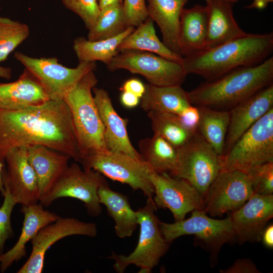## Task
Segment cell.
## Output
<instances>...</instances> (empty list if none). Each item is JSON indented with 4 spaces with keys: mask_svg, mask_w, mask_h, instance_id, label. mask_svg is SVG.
<instances>
[{
    "mask_svg": "<svg viewBox=\"0 0 273 273\" xmlns=\"http://www.w3.org/2000/svg\"><path fill=\"white\" fill-rule=\"evenodd\" d=\"M107 182L105 176L99 172L94 170L81 169L77 163H74L68 165L39 202L43 206L48 207L59 198L78 199L84 203L88 215L98 216L102 211L98 190Z\"/></svg>",
    "mask_w": 273,
    "mask_h": 273,
    "instance_id": "obj_10",
    "label": "cell"
},
{
    "mask_svg": "<svg viewBox=\"0 0 273 273\" xmlns=\"http://www.w3.org/2000/svg\"><path fill=\"white\" fill-rule=\"evenodd\" d=\"M20 210L24 214L21 232L13 247L0 255V270L2 272H5L15 262L25 256L26 244L35 237L40 229L60 217L57 214L44 209L40 203L22 205Z\"/></svg>",
    "mask_w": 273,
    "mask_h": 273,
    "instance_id": "obj_20",
    "label": "cell"
},
{
    "mask_svg": "<svg viewBox=\"0 0 273 273\" xmlns=\"http://www.w3.org/2000/svg\"><path fill=\"white\" fill-rule=\"evenodd\" d=\"M273 51V33L245 34L213 48L183 57L186 73L213 80L237 68L258 64Z\"/></svg>",
    "mask_w": 273,
    "mask_h": 273,
    "instance_id": "obj_2",
    "label": "cell"
},
{
    "mask_svg": "<svg viewBox=\"0 0 273 273\" xmlns=\"http://www.w3.org/2000/svg\"><path fill=\"white\" fill-rule=\"evenodd\" d=\"M26 148L28 160L37 176L40 200L66 170L71 158L65 153L43 145Z\"/></svg>",
    "mask_w": 273,
    "mask_h": 273,
    "instance_id": "obj_22",
    "label": "cell"
},
{
    "mask_svg": "<svg viewBox=\"0 0 273 273\" xmlns=\"http://www.w3.org/2000/svg\"><path fill=\"white\" fill-rule=\"evenodd\" d=\"M120 90L131 93L141 98L145 91V84L138 78H132L125 81Z\"/></svg>",
    "mask_w": 273,
    "mask_h": 273,
    "instance_id": "obj_41",
    "label": "cell"
},
{
    "mask_svg": "<svg viewBox=\"0 0 273 273\" xmlns=\"http://www.w3.org/2000/svg\"><path fill=\"white\" fill-rule=\"evenodd\" d=\"M123 16L127 27H138L149 16L146 0H124Z\"/></svg>",
    "mask_w": 273,
    "mask_h": 273,
    "instance_id": "obj_38",
    "label": "cell"
},
{
    "mask_svg": "<svg viewBox=\"0 0 273 273\" xmlns=\"http://www.w3.org/2000/svg\"><path fill=\"white\" fill-rule=\"evenodd\" d=\"M43 145L81 162L70 110L65 101L50 99L42 104L10 110L0 109V161L21 147Z\"/></svg>",
    "mask_w": 273,
    "mask_h": 273,
    "instance_id": "obj_1",
    "label": "cell"
},
{
    "mask_svg": "<svg viewBox=\"0 0 273 273\" xmlns=\"http://www.w3.org/2000/svg\"><path fill=\"white\" fill-rule=\"evenodd\" d=\"M254 194L246 173L221 170L204 198V210L211 216H221L243 206Z\"/></svg>",
    "mask_w": 273,
    "mask_h": 273,
    "instance_id": "obj_12",
    "label": "cell"
},
{
    "mask_svg": "<svg viewBox=\"0 0 273 273\" xmlns=\"http://www.w3.org/2000/svg\"><path fill=\"white\" fill-rule=\"evenodd\" d=\"M98 3L101 10L115 5L122 4L123 0H98Z\"/></svg>",
    "mask_w": 273,
    "mask_h": 273,
    "instance_id": "obj_45",
    "label": "cell"
},
{
    "mask_svg": "<svg viewBox=\"0 0 273 273\" xmlns=\"http://www.w3.org/2000/svg\"><path fill=\"white\" fill-rule=\"evenodd\" d=\"M5 194L3 204L0 207V255L4 253L6 242L14 235L11 216L16 204L7 187L4 186Z\"/></svg>",
    "mask_w": 273,
    "mask_h": 273,
    "instance_id": "obj_37",
    "label": "cell"
},
{
    "mask_svg": "<svg viewBox=\"0 0 273 273\" xmlns=\"http://www.w3.org/2000/svg\"><path fill=\"white\" fill-rule=\"evenodd\" d=\"M156 210L153 200L147 199L146 204L136 211L140 234L135 248L128 255L112 251L108 257L114 261L113 267L116 272L123 273L128 266L134 265L140 268L139 272H151L167 252L170 244L161 232Z\"/></svg>",
    "mask_w": 273,
    "mask_h": 273,
    "instance_id": "obj_5",
    "label": "cell"
},
{
    "mask_svg": "<svg viewBox=\"0 0 273 273\" xmlns=\"http://www.w3.org/2000/svg\"><path fill=\"white\" fill-rule=\"evenodd\" d=\"M96 224L79 220L73 217H59L39 230L31 241V253L18 273H41L42 272L45 255L55 243L66 237L73 235L96 237Z\"/></svg>",
    "mask_w": 273,
    "mask_h": 273,
    "instance_id": "obj_15",
    "label": "cell"
},
{
    "mask_svg": "<svg viewBox=\"0 0 273 273\" xmlns=\"http://www.w3.org/2000/svg\"><path fill=\"white\" fill-rule=\"evenodd\" d=\"M106 66L110 71L124 69L141 74L149 83L157 86L181 85L187 75L181 63L134 50L119 52Z\"/></svg>",
    "mask_w": 273,
    "mask_h": 273,
    "instance_id": "obj_11",
    "label": "cell"
},
{
    "mask_svg": "<svg viewBox=\"0 0 273 273\" xmlns=\"http://www.w3.org/2000/svg\"><path fill=\"white\" fill-rule=\"evenodd\" d=\"M134 50L150 52L171 61L181 63L183 57L168 49L155 32L153 21L149 17L136 27L118 47L119 52Z\"/></svg>",
    "mask_w": 273,
    "mask_h": 273,
    "instance_id": "obj_28",
    "label": "cell"
},
{
    "mask_svg": "<svg viewBox=\"0 0 273 273\" xmlns=\"http://www.w3.org/2000/svg\"><path fill=\"white\" fill-rule=\"evenodd\" d=\"M134 29V27H129L117 36L96 41L77 37L73 41L74 51L79 62L99 61L107 65L119 53L118 48L121 42Z\"/></svg>",
    "mask_w": 273,
    "mask_h": 273,
    "instance_id": "obj_30",
    "label": "cell"
},
{
    "mask_svg": "<svg viewBox=\"0 0 273 273\" xmlns=\"http://www.w3.org/2000/svg\"><path fill=\"white\" fill-rule=\"evenodd\" d=\"M98 194L100 203L114 221L117 236L121 239L131 236L139 223L136 211L131 208L127 196L111 189L107 182L100 187Z\"/></svg>",
    "mask_w": 273,
    "mask_h": 273,
    "instance_id": "obj_26",
    "label": "cell"
},
{
    "mask_svg": "<svg viewBox=\"0 0 273 273\" xmlns=\"http://www.w3.org/2000/svg\"><path fill=\"white\" fill-rule=\"evenodd\" d=\"M197 107L200 114L198 132L217 154L222 155L230 123L229 111Z\"/></svg>",
    "mask_w": 273,
    "mask_h": 273,
    "instance_id": "obj_31",
    "label": "cell"
},
{
    "mask_svg": "<svg viewBox=\"0 0 273 273\" xmlns=\"http://www.w3.org/2000/svg\"><path fill=\"white\" fill-rule=\"evenodd\" d=\"M127 28L123 19L122 4L115 5L100 10L95 24L88 30L86 38L90 41L110 38Z\"/></svg>",
    "mask_w": 273,
    "mask_h": 273,
    "instance_id": "obj_33",
    "label": "cell"
},
{
    "mask_svg": "<svg viewBox=\"0 0 273 273\" xmlns=\"http://www.w3.org/2000/svg\"><path fill=\"white\" fill-rule=\"evenodd\" d=\"M229 217L235 238L238 241H260L267 222L273 217V195L254 193Z\"/></svg>",
    "mask_w": 273,
    "mask_h": 273,
    "instance_id": "obj_17",
    "label": "cell"
},
{
    "mask_svg": "<svg viewBox=\"0 0 273 273\" xmlns=\"http://www.w3.org/2000/svg\"><path fill=\"white\" fill-rule=\"evenodd\" d=\"M140 106L146 111H155L178 114L192 105L188 92L181 85L157 86L145 84Z\"/></svg>",
    "mask_w": 273,
    "mask_h": 273,
    "instance_id": "obj_27",
    "label": "cell"
},
{
    "mask_svg": "<svg viewBox=\"0 0 273 273\" xmlns=\"http://www.w3.org/2000/svg\"><path fill=\"white\" fill-rule=\"evenodd\" d=\"M5 164L0 161V193L3 197L5 194V190L2 178V174L3 170L5 169Z\"/></svg>",
    "mask_w": 273,
    "mask_h": 273,
    "instance_id": "obj_47",
    "label": "cell"
},
{
    "mask_svg": "<svg viewBox=\"0 0 273 273\" xmlns=\"http://www.w3.org/2000/svg\"><path fill=\"white\" fill-rule=\"evenodd\" d=\"M30 29L25 23L0 17V63L29 36Z\"/></svg>",
    "mask_w": 273,
    "mask_h": 273,
    "instance_id": "obj_34",
    "label": "cell"
},
{
    "mask_svg": "<svg viewBox=\"0 0 273 273\" xmlns=\"http://www.w3.org/2000/svg\"><path fill=\"white\" fill-rule=\"evenodd\" d=\"M14 57L43 86L50 99L62 100L65 95L88 72L94 71L96 62H79L75 68L59 63L56 58H33L16 52Z\"/></svg>",
    "mask_w": 273,
    "mask_h": 273,
    "instance_id": "obj_9",
    "label": "cell"
},
{
    "mask_svg": "<svg viewBox=\"0 0 273 273\" xmlns=\"http://www.w3.org/2000/svg\"><path fill=\"white\" fill-rule=\"evenodd\" d=\"M208 32L206 50L214 48L246 33L233 13L234 3L228 0H207Z\"/></svg>",
    "mask_w": 273,
    "mask_h": 273,
    "instance_id": "obj_24",
    "label": "cell"
},
{
    "mask_svg": "<svg viewBox=\"0 0 273 273\" xmlns=\"http://www.w3.org/2000/svg\"><path fill=\"white\" fill-rule=\"evenodd\" d=\"M177 150L176 166L170 174L188 181L203 199L221 169L220 156L198 132Z\"/></svg>",
    "mask_w": 273,
    "mask_h": 273,
    "instance_id": "obj_8",
    "label": "cell"
},
{
    "mask_svg": "<svg viewBox=\"0 0 273 273\" xmlns=\"http://www.w3.org/2000/svg\"><path fill=\"white\" fill-rule=\"evenodd\" d=\"M98 79L92 71L86 74L64 96L72 117L81 159L91 153L108 150L105 128L92 94Z\"/></svg>",
    "mask_w": 273,
    "mask_h": 273,
    "instance_id": "obj_4",
    "label": "cell"
},
{
    "mask_svg": "<svg viewBox=\"0 0 273 273\" xmlns=\"http://www.w3.org/2000/svg\"><path fill=\"white\" fill-rule=\"evenodd\" d=\"M273 0H253V3L245 8L249 9H262L265 8L269 3H272Z\"/></svg>",
    "mask_w": 273,
    "mask_h": 273,
    "instance_id": "obj_44",
    "label": "cell"
},
{
    "mask_svg": "<svg viewBox=\"0 0 273 273\" xmlns=\"http://www.w3.org/2000/svg\"><path fill=\"white\" fill-rule=\"evenodd\" d=\"M273 57L253 66L242 67L188 92L191 104L213 109H231L272 84Z\"/></svg>",
    "mask_w": 273,
    "mask_h": 273,
    "instance_id": "obj_3",
    "label": "cell"
},
{
    "mask_svg": "<svg viewBox=\"0 0 273 273\" xmlns=\"http://www.w3.org/2000/svg\"><path fill=\"white\" fill-rule=\"evenodd\" d=\"M63 5L78 15L89 30L95 24L100 10L98 0H61Z\"/></svg>",
    "mask_w": 273,
    "mask_h": 273,
    "instance_id": "obj_36",
    "label": "cell"
},
{
    "mask_svg": "<svg viewBox=\"0 0 273 273\" xmlns=\"http://www.w3.org/2000/svg\"><path fill=\"white\" fill-rule=\"evenodd\" d=\"M221 170L249 169L273 161V108L252 125L225 154L220 156Z\"/></svg>",
    "mask_w": 273,
    "mask_h": 273,
    "instance_id": "obj_6",
    "label": "cell"
},
{
    "mask_svg": "<svg viewBox=\"0 0 273 273\" xmlns=\"http://www.w3.org/2000/svg\"><path fill=\"white\" fill-rule=\"evenodd\" d=\"M272 108L273 83L231 108L229 111L230 123L222 155L231 149L245 131Z\"/></svg>",
    "mask_w": 273,
    "mask_h": 273,
    "instance_id": "obj_18",
    "label": "cell"
},
{
    "mask_svg": "<svg viewBox=\"0 0 273 273\" xmlns=\"http://www.w3.org/2000/svg\"><path fill=\"white\" fill-rule=\"evenodd\" d=\"M94 101L105 128L104 138L108 150L126 154L144 161L133 147L127 131L128 119L121 117L114 109L107 91L96 86L93 88Z\"/></svg>",
    "mask_w": 273,
    "mask_h": 273,
    "instance_id": "obj_19",
    "label": "cell"
},
{
    "mask_svg": "<svg viewBox=\"0 0 273 273\" xmlns=\"http://www.w3.org/2000/svg\"><path fill=\"white\" fill-rule=\"evenodd\" d=\"M222 273H259L255 264L248 259H239L225 270H220Z\"/></svg>",
    "mask_w": 273,
    "mask_h": 273,
    "instance_id": "obj_40",
    "label": "cell"
},
{
    "mask_svg": "<svg viewBox=\"0 0 273 273\" xmlns=\"http://www.w3.org/2000/svg\"><path fill=\"white\" fill-rule=\"evenodd\" d=\"M147 116L154 134L161 136L176 149L187 143L194 134L181 124L177 114L150 111Z\"/></svg>",
    "mask_w": 273,
    "mask_h": 273,
    "instance_id": "obj_32",
    "label": "cell"
},
{
    "mask_svg": "<svg viewBox=\"0 0 273 273\" xmlns=\"http://www.w3.org/2000/svg\"><path fill=\"white\" fill-rule=\"evenodd\" d=\"M139 147L144 161L153 171L171 174L175 169L177 150L161 136L154 134L152 137L142 140Z\"/></svg>",
    "mask_w": 273,
    "mask_h": 273,
    "instance_id": "obj_29",
    "label": "cell"
},
{
    "mask_svg": "<svg viewBox=\"0 0 273 273\" xmlns=\"http://www.w3.org/2000/svg\"><path fill=\"white\" fill-rule=\"evenodd\" d=\"M263 244L267 247L273 248V225L269 224L265 227L261 236Z\"/></svg>",
    "mask_w": 273,
    "mask_h": 273,
    "instance_id": "obj_43",
    "label": "cell"
},
{
    "mask_svg": "<svg viewBox=\"0 0 273 273\" xmlns=\"http://www.w3.org/2000/svg\"><path fill=\"white\" fill-rule=\"evenodd\" d=\"M154 189L153 201L156 209H168L175 221L184 220L189 212L204 210L202 197L186 180L154 171L150 174Z\"/></svg>",
    "mask_w": 273,
    "mask_h": 273,
    "instance_id": "obj_13",
    "label": "cell"
},
{
    "mask_svg": "<svg viewBox=\"0 0 273 273\" xmlns=\"http://www.w3.org/2000/svg\"><path fill=\"white\" fill-rule=\"evenodd\" d=\"M208 19L206 6L196 5L191 8H184L178 32V46L183 57L206 50Z\"/></svg>",
    "mask_w": 273,
    "mask_h": 273,
    "instance_id": "obj_23",
    "label": "cell"
},
{
    "mask_svg": "<svg viewBox=\"0 0 273 273\" xmlns=\"http://www.w3.org/2000/svg\"><path fill=\"white\" fill-rule=\"evenodd\" d=\"M161 232L168 243L177 238L194 235L215 249L235 238L230 217L215 219L207 215L204 210H194L189 218L174 223L159 221Z\"/></svg>",
    "mask_w": 273,
    "mask_h": 273,
    "instance_id": "obj_14",
    "label": "cell"
},
{
    "mask_svg": "<svg viewBox=\"0 0 273 273\" xmlns=\"http://www.w3.org/2000/svg\"><path fill=\"white\" fill-rule=\"evenodd\" d=\"M12 71L11 68L0 65V78L10 79L12 77Z\"/></svg>",
    "mask_w": 273,
    "mask_h": 273,
    "instance_id": "obj_46",
    "label": "cell"
},
{
    "mask_svg": "<svg viewBox=\"0 0 273 273\" xmlns=\"http://www.w3.org/2000/svg\"><path fill=\"white\" fill-rule=\"evenodd\" d=\"M254 193L267 195L273 193V161L254 166L245 172Z\"/></svg>",
    "mask_w": 273,
    "mask_h": 273,
    "instance_id": "obj_35",
    "label": "cell"
},
{
    "mask_svg": "<svg viewBox=\"0 0 273 273\" xmlns=\"http://www.w3.org/2000/svg\"><path fill=\"white\" fill-rule=\"evenodd\" d=\"M147 1L148 16L159 27L162 42L170 51L181 56L178 46L179 21L182 11L189 0Z\"/></svg>",
    "mask_w": 273,
    "mask_h": 273,
    "instance_id": "obj_25",
    "label": "cell"
},
{
    "mask_svg": "<svg viewBox=\"0 0 273 273\" xmlns=\"http://www.w3.org/2000/svg\"><path fill=\"white\" fill-rule=\"evenodd\" d=\"M141 98L128 92H122L120 102L122 105L127 108H133L140 103Z\"/></svg>",
    "mask_w": 273,
    "mask_h": 273,
    "instance_id": "obj_42",
    "label": "cell"
},
{
    "mask_svg": "<svg viewBox=\"0 0 273 273\" xmlns=\"http://www.w3.org/2000/svg\"><path fill=\"white\" fill-rule=\"evenodd\" d=\"M7 169H4L2 178L16 204L30 205L39 200L37 178L30 163L27 148L21 147L10 150L6 155Z\"/></svg>",
    "mask_w": 273,
    "mask_h": 273,
    "instance_id": "obj_16",
    "label": "cell"
},
{
    "mask_svg": "<svg viewBox=\"0 0 273 273\" xmlns=\"http://www.w3.org/2000/svg\"><path fill=\"white\" fill-rule=\"evenodd\" d=\"M85 171L95 170L105 177L141 191L147 199L153 200L154 189L150 179L153 171L143 160L126 154L106 150L91 153L81 159Z\"/></svg>",
    "mask_w": 273,
    "mask_h": 273,
    "instance_id": "obj_7",
    "label": "cell"
},
{
    "mask_svg": "<svg viewBox=\"0 0 273 273\" xmlns=\"http://www.w3.org/2000/svg\"><path fill=\"white\" fill-rule=\"evenodd\" d=\"M205 1H207V0H205ZM228 1H231L234 3L238 1V0H228Z\"/></svg>",
    "mask_w": 273,
    "mask_h": 273,
    "instance_id": "obj_48",
    "label": "cell"
},
{
    "mask_svg": "<svg viewBox=\"0 0 273 273\" xmlns=\"http://www.w3.org/2000/svg\"><path fill=\"white\" fill-rule=\"evenodd\" d=\"M181 124L193 134L198 132L200 114L197 106L191 105L177 114Z\"/></svg>",
    "mask_w": 273,
    "mask_h": 273,
    "instance_id": "obj_39",
    "label": "cell"
},
{
    "mask_svg": "<svg viewBox=\"0 0 273 273\" xmlns=\"http://www.w3.org/2000/svg\"><path fill=\"white\" fill-rule=\"evenodd\" d=\"M50 98L43 86L27 69L18 79L0 83V109L20 110L43 104Z\"/></svg>",
    "mask_w": 273,
    "mask_h": 273,
    "instance_id": "obj_21",
    "label": "cell"
}]
</instances>
